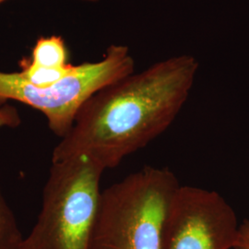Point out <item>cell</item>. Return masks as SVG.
I'll use <instances>...</instances> for the list:
<instances>
[{
  "mask_svg": "<svg viewBox=\"0 0 249 249\" xmlns=\"http://www.w3.org/2000/svg\"><path fill=\"white\" fill-rule=\"evenodd\" d=\"M198 67L191 54L176 55L100 89L53 149L52 162L86 157L106 170L116 167L173 124L189 97Z\"/></svg>",
  "mask_w": 249,
  "mask_h": 249,
  "instance_id": "1",
  "label": "cell"
},
{
  "mask_svg": "<svg viewBox=\"0 0 249 249\" xmlns=\"http://www.w3.org/2000/svg\"><path fill=\"white\" fill-rule=\"evenodd\" d=\"M180 186L169 169L146 166L106 188L89 249H160L163 224Z\"/></svg>",
  "mask_w": 249,
  "mask_h": 249,
  "instance_id": "2",
  "label": "cell"
},
{
  "mask_svg": "<svg viewBox=\"0 0 249 249\" xmlns=\"http://www.w3.org/2000/svg\"><path fill=\"white\" fill-rule=\"evenodd\" d=\"M105 171L86 157L52 162L41 212L21 249H89Z\"/></svg>",
  "mask_w": 249,
  "mask_h": 249,
  "instance_id": "3",
  "label": "cell"
},
{
  "mask_svg": "<svg viewBox=\"0 0 249 249\" xmlns=\"http://www.w3.org/2000/svg\"><path fill=\"white\" fill-rule=\"evenodd\" d=\"M134 71V57L123 45H110L103 59L74 66L65 78L46 88L34 86L18 72L0 71V106L13 100L35 108L45 115L53 133L62 139L93 94Z\"/></svg>",
  "mask_w": 249,
  "mask_h": 249,
  "instance_id": "4",
  "label": "cell"
},
{
  "mask_svg": "<svg viewBox=\"0 0 249 249\" xmlns=\"http://www.w3.org/2000/svg\"><path fill=\"white\" fill-rule=\"evenodd\" d=\"M237 217L218 192L180 186L163 224L160 249H231L239 238Z\"/></svg>",
  "mask_w": 249,
  "mask_h": 249,
  "instance_id": "5",
  "label": "cell"
},
{
  "mask_svg": "<svg viewBox=\"0 0 249 249\" xmlns=\"http://www.w3.org/2000/svg\"><path fill=\"white\" fill-rule=\"evenodd\" d=\"M69 52L66 44L60 36L41 37L33 48L31 59L32 66L44 68H61L69 65Z\"/></svg>",
  "mask_w": 249,
  "mask_h": 249,
  "instance_id": "6",
  "label": "cell"
},
{
  "mask_svg": "<svg viewBox=\"0 0 249 249\" xmlns=\"http://www.w3.org/2000/svg\"><path fill=\"white\" fill-rule=\"evenodd\" d=\"M24 237L0 189V249H21Z\"/></svg>",
  "mask_w": 249,
  "mask_h": 249,
  "instance_id": "7",
  "label": "cell"
},
{
  "mask_svg": "<svg viewBox=\"0 0 249 249\" xmlns=\"http://www.w3.org/2000/svg\"><path fill=\"white\" fill-rule=\"evenodd\" d=\"M21 71L19 75L36 87L46 88L52 86L57 81L62 80L74 68V65L69 64L61 68H44L35 67L23 59L20 63Z\"/></svg>",
  "mask_w": 249,
  "mask_h": 249,
  "instance_id": "8",
  "label": "cell"
},
{
  "mask_svg": "<svg viewBox=\"0 0 249 249\" xmlns=\"http://www.w3.org/2000/svg\"><path fill=\"white\" fill-rule=\"evenodd\" d=\"M21 123V118L16 107L4 104L0 106V128L17 127Z\"/></svg>",
  "mask_w": 249,
  "mask_h": 249,
  "instance_id": "9",
  "label": "cell"
},
{
  "mask_svg": "<svg viewBox=\"0 0 249 249\" xmlns=\"http://www.w3.org/2000/svg\"><path fill=\"white\" fill-rule=\"evenodd\" d=\"M233 249H249V231L240 224L239 238Z\"/></svg>",
  "mask_w": 249,
  "mask_h": 249,
  "instance_id": "10",
  "label": "cell"
},
{
  "mask_svg": "<svg viewBox=\"0 0 249 249\" xmlns=\"http://www.w3.org/2000/svg\"><path fill=\"white\" fill-rule=\"evenodd\" d=\"M241 225H242L243 227H245L246 229H248L249 231V220H246Z\"/></svg>",
  "mask_w": 249,
  "mask_h": 249,
  "instance_id": "11",
  "label": "cell"
},
{
  "mask_svg": "<svg viewBox=\"0 0 249 249\" xmlns=\"http://www.w3.org/2000/svg\"><path fill=\"white\" fill-rule=\"evenodd\" d=\"M4 1H6V0H0V4H1L2 2H4ZM84 1H89V2H94V1H97V0H84Z\"/></svg>",
  "mask_w": 249,
  "mask_h": 249,
  "instance_id": "12",
  "label": "cell"
}]
</instances>
